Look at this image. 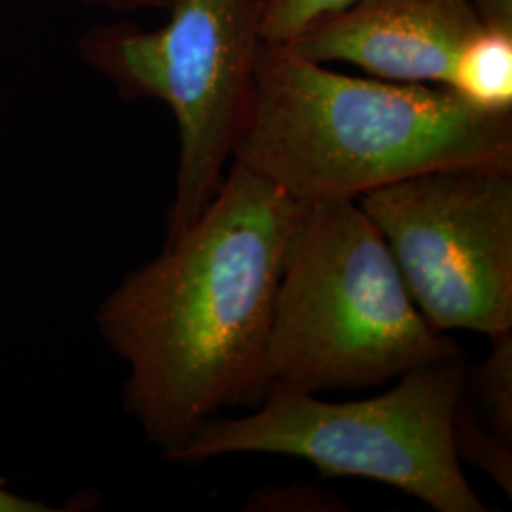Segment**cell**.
<instances>
[{
	"label": "cell",
	"mask_w": 512,
	"mask_h": 512,
	"mask_svg": "<svg viewBox=\"0 0 512 512\" xmlns=\"http://www.w3.org/2000/svg\"><path fill=\"white\" fill-rule=\"evenodd\" d=\"M302 207L232 164L202 215L99 306L129 366L126 410L164 458L222 408L266 395L264 348Z\"/></svg>",
	"instance_id": "6da1fadb"
},
{
	"label": "cell",
	"mask_w": 512,
	"mask_h": 512,
	"mask_svg": "<svg viewBox=\"0 0 512 512\" xmlns=\"http://www.w3.org/2000/svg\"><path fill=\"white\" fill-rule=\"evenodd\" d=\"M232 160L298 202L357 200L427 171L512 165V112L444 86L334 73L264 42Z\"/></svg>",
	"instance_id": "7a4b0ae2"
},
{
	"label": "cell",
	"mask_w": 512,
	"mask_h": 512,
	"mask_svg": "<svg viewBox=\"0 0 512 512\" xmlns=\"http://www.w3.org/2000/svg\"><path fill=\"white\" fill-rule=\"evenodd\" d=\"M456 355L458 344L416 308L357 200L304 203L275 293L262 359L266 393L382 385Z\"/></svg>",
	"instance_id": "3957f363"
},
{
	"label": "cell",
	"mask_w": 512,
	"mask_h": 512,
	"mask_svg": "<svg viewBox=\"0 0 512 512\" xmlns=\"http://www.w3.org/2000/svg\"><path fill=\"white\" fill-rule=\"evenodd\" d=\"M463 357L425 363L382 395L329 403L294 389L268 391L245 418H213L165 459L200 463L230 454L306 459L325 476L376 480L439 512H488L463 475L454 416L465 395Z\"/></svg>",
	"instance_id": "277c9868"
},
{
	"label": "cell",
	"mask_w": 512,
	"mask_h": 512,
	"mask_svg": "<svg viewBox=\"0 0 512 512\" xmlns=\"http://www.w3.org/2000/svg\"><path fill=\"white\" fill-rule=\"evenodd\" d=\"M164 27H92L80 54L126 99H158L179 126V169L167 213L177 236L213 200L255 84L262 0H177Z\"/></svg>",
	"instance_id": "5b68a950"
},
{
	"label": "cell",
	"mask_w": 512,
	"mask_h": 512,
	"mask_svg": "<svg viewBox=\"0 0 512 512\" xmlns=\"http://www.w3.org/2000/svg\"><path fill=\"white\" fill-rule=\"evenodd\" d=\"M357 203L431 329L512 330V165L427 171Z\"/></svg>",
	"instance_id": "8992f818"
},
{
	"label": "cell",
	"mask_w": 512,
	"mask_h": 512,
	"mask_svg": "<svg viewBox=\"0 0 512 512\" xmlns=\"http://www.w3.org/2000/svg\"><path fill=\"white\" fill-rule=\"evenodd\" d=\"M480 27L471 0H355L289 46L321 65L342 61L372 78L446 88L459 48Z\"/></svg>",
	"instance_id": "52a82bcc"
},
{
	"label": "cell",
	"mask_w": 512,
	"mask_h": 512,
	"mask_svg": "<svg viewBox=\"0 0 512 512\" xmlns=\"http://www.w3.org/2000/svg\"><path fill=\"white\" fill-rule=\"evenodd\" d=\"M446 88L484 112H512V31L482 25L463 42Z\"/></svg>",
	"instance_id": "ba28073f"
},
{
	"label": "cell",
	"mask_w": 512,
	"mask_h": 512,
	"mask_svg": "<svg viewBox=\"0 0 512 512\" xmlns=\"http://www.w3.org/2000/svg\"><path fill=\"white\" fill-rule=\"evenodd\" d=\"M492 349L473 374L482 425L512 442V330L492 336Z\"/></svg>",
	"instance_id": "9c48e42d"
},
{
	"label": "cell",
	"mask_w": 512,
	"mask_h": 512,
	"mask_svg": "<svg viewBox=\"0 0 512 512\" xmlns=\"http://www.w3.org/2000/svg\"><path fill=\"white\" fill-rule=\"evenodd\" d=\"M454 440L459 459L475 463L507 495H512V442L499 439L488 431L469 406L459 403L454 416Z\"/></svg>",
	"instance_id": "30bf717a"
},
{
	"label": "cell",
	"mask_w": 512,
	"mask_h": 512,
	"mask_svg": "<svg viewBox=\"0 0 512 512\" xmlns=\"http://www.w3.org/2000/svg\"><path fill=\"white\" fill-rule=\"evenodd\" d=\"M355 0H262V40L289 46L308 27L346 10Z\"/></svg>",
	"instance_id": "8fae6325"
},
{
	"label": "cell",
	"mask_w": 512,
	"mask_h": 512,
	"mask_svg": "<svg viewBox=\"0 0 512 512\" xmlns=\"http://www.w3.org/2000/svg\"><path fill=\"white\" fill-rule=\"evenodd\" d=\"M486 27L512 31V0H471Z\"/></svg>",
	"instance_id": "7c38bea8"
},
{
	"label": "cell",
	"mask_w": 512,
	"mask_h": 512,
	"mask_svg": "<svg viewBox=\"0 0 512 512\" xmlns=\"http://www.w3.org/2000/svg\"><path fill=\"white\" fill-rule=\"evenodd\" d=\"M86 4L109 8L114 12H139V10H171L177 0H82Z\"/></svg>",
	"instance_id": "4fadbf2b"
},
{
	"label": "cell",
	"mask_w": 512,
	"mask_h": 512,
	"mask_svg": "<svg viewBox=\"0 0 512 512\" xmlns=\"http://www.w3.org/2000/svg\"><path fill=\"white\" fill-rule=\"evenodd\" d=\"M55 511L52 507L40 503V501H31L21 495L12 494L4 484L0 482V512H50Z\"/></svg>",
	"instance_id": "5bb4252c"
}]
</instances>
